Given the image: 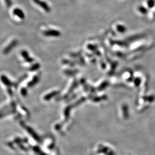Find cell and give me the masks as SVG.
Returning a JSON list of instances; mask_svg holds the SVG:
<instances>
[{
    "mask_svg": "<svg viewBox=\"0 0 155 155\" xmlns=\"http://www.w3.org/2000/svg\"><path fill=\"white\" fill-rule=\"evenodd\" d=\"M13 14L21 19H23L25 18L24 12L19 8H15L13 10Z\"/></svg>",
    "mask_w": 155,
    "mask_h": 155,
    "instance_id": "cell-2",
    "label": "cell"
},
{
    "mask_svg": "<svg viewBox=\"0 0 155 155\" xmlns=\"http://www.w3.org/2000/svg\"><path fill=\"white\" fill-rule=\"evenodd\" d=\"M33 1L36 4L38 5L46 12H49L50 11H51V9L50 7L48 6V5L43 1H41V0H33Z\"/></svg>",
    "mask_w": 155,
    "mask_h": 155,
    "instance_id": "cell-1",
    "label": "cell"
},
{
    "mask_svg": "<svg viewBox=\"0 0 155 155\" xmlns=\"http://www.w3.org/2000/svg\"><path fill=\"white\" fill-rule=\"evenodd\" d=\"M47 35H56L59 34V32H57V31H54V30H51V31H46L45 33Z\"/></svg>",
    "mask_w": 155,
    "mask_h": 155,
    "instance_id": "cell-3",
    "label": "cell"
},
{
    "mask_svg": "<svg viewBox=\"0 0 155 155\" xmlns=\"http://www.w3.org/2000/svg\"><path fill=\"white\" fill-rule=\"evenodd\" d=\"M148 4H149V6L150 7H153L154 5V2L153 0H150L148 2Z\"/></svg>",
    "mask_w": 155,
    "mask_h": 155,
    "instance_id": "cell-5",
    "label": "cell"
},
{
    "mask_svg": "<svg viewBox=\"0 0 155 155\" xmlns=\"http://www.w3.org/2000/svg\"><path fill=\"white\" fill-rule=\"evenodd\" d=\"M6 4L7 7H10L12 5V2H11V0H5Z\"/></svg>",
    "mask_w": 155,
    "mask_h": 155,
    "instance_id": "cell-4",
    "label": "cell"
}]
</instances>
